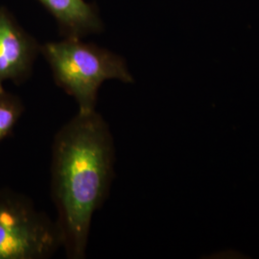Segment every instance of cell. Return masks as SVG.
Segmentation results:
<instances>
[{
  "instance_id": "cell-2",
  "label": "cell",
  "mask_w": 259,
  "mask_h": 259,
  "mask_svg": "<svg viewBox=\"0 0 259 259\" xmlns=\"http://www.w3.org/2000/svg\"><path fill=\"white\" fill-rule=\"evenodd\" d=\"M58 87L72 96L79 112L96 111L98 91L107 80L133 83L125 60L110 50L66 37L40 46Z\"/></svg>"
},
{
  "instance_id": "cell-3",
  "label": "cell",
  "mask_w": 259,
  "mask_h": 259,
  "mask_svg": "<svg viewBox=\"0 0 259 259\" xmlns=\"http://www.w3.org/2000/svg\"><path fill=\"white\" fill-rule=\"evenodd\" d=\"M63 248L56 221L26 195L0 188V259H47Z\"/></svg>"
},
{
  "instance_id": "cell-1",
  "label": "cell",
  "mask_w": 259,
  "mask_h": 259,
  "mask_svg": "<svg viewBox=\"0 0 259 259\" xmlns=\"http://www.w3.org/2000/svg\"><path fill=\"white\" fill-rule=\"evenodd\" d=\"M114 164L113 137L97 111H78L56 134L51 195L68 258L85 257L93 215L110 194Z\"/></svg>"
},
{
  "instance_id": "cell-5",
  "label": "cell",
  "mask_w": 259,
  "mask_h": 259,
  "mask_svg": "<svg viewBox=\"0 0 259 259\" xmlns=\"http://www.w3.org/2000/svg\"><path fill=\"white\" fill-rule=\"evenodd\" d=\"M55 18L62 37L82 38L102 32L103 23L95 4L84 0H38Z\"/></svg>"
},
{
  "instance_id": "cell-4",
  "label": "cell",
  "mask_w": 259,
  "mask_h": 259,
  "mask_svg": "<svg viewBox=\"0 0 259 259\" xmlns=\"http://www.w3.org/2000/svg\"><path fill=\"white\" fill-rule=\"evenodd\" d=\"M40 46L19 26L8 10L0 8V87L6 81L17 85L32 74Z\"/></svg>"
},
{
  "instance_id": "cell-6",
  "label": "cell",
  "mask_w": 259,
  "mask_h": 259,
  "mask_svg": "<svg viewBox=\"0 0 259 259\" xmlns=\"http://www.w3.org/2000/svg\"><path fill=\"white\" fill-rule=\"evenodd\" d=\"M24 111L21 98L0 87V142L13 134Z\"/></svg>"
}]
</instances>
